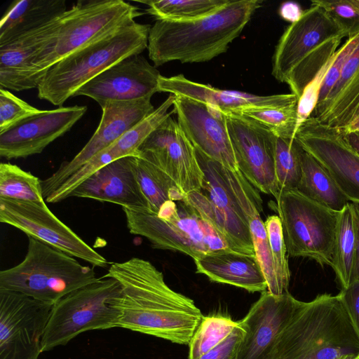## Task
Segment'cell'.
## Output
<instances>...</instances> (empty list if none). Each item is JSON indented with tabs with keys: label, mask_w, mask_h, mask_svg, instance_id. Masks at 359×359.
Instances as JSON below:
<instances>
[{
	"label": "cell",
	"mask_w": 359,
	"mask_h": 359,
	"mask_svg": "<svg viewBox=\"0 0 359 359\" xmlns=\"http://www.w3.org/2000/svg\"><path fill=\"white\" fill-rule=\"evenodd\" d=\"M104 276L121 287L118 327L189 345L204 316L194 300L171 289L150 262L133 257L114 262Z\"/></svg>",
	"instance_id": "cell-1"
},
{
	"label": "cell",
	"mask_w": 359,
	"mask_h": 359,
	"mask_svg": "<svg viewBox=\"0 0 359 359\" xmlns=\"http://www.w3.org/2000/svg\"><path fill=\"white\" fill-rule=\"evenodd\" d=\"M262 2L229 0L215 12L198 19L157 20L149 33V57L155 67L172 61H210L227 51Z\"/></svg>",
	"instance_id": "cell-2"
},
{
	"label": "cell",
	"mask_w": 359,
	"mask_h": 359,
	"mask_svg": "<svg viewBox=\"0 0 359 359\" xmlns=\"http://www.w3.org/2000/svg\"><path fill=\"white\" fill-rule=\"evenodd\" d=\"M359 353V334L341 292L304 305L278 335L269 359H339Z\"/></svg>",
	"instance_id": "cell-3"
},
{
	"label": "cell",
	"mask_w": 359,
	"mask_h": 359,
	"mask_svg": "<svg viewBox=\"0 0 359 359\" xmlns=\"http://www.w3.org/2000/svg\"><path fill=\"white\" fill-rule=\"evenodd\" d=\"M347 33L322 7L311 5L280 36L271 74L299 98L305 88L332 59Z\"/></svg>",
	"instance_id": "cell-4"
},
{
	"label": "cell",
	"mask_w": 359,
	"mask_h": 359,
	"mask_svg": "<svg viewBox=\"0 0 359 359\" xmlns=\"http://www.w3.org/2000/svg\"><path fill=\"white\" fill-rule=\"evenodd\" d=\"M150 28L134 21L62 59L40 81L39 98L62 106L94 77L123 59L143 52L148 46Z\"/></svg>",
	"instance_id": "cell-5"
},
{
	"label": "cell",
	"mask_w": 359,
	"mask_h": 359,
	"mask_svg": "<svg viewBox=\"0 0 359 359\" xmlns=\"http://www.w3.org/2000/svg\"><path fill=\"white\" fill-rule=\"evenodd\" d=\"M122 208L130 233L146 238L154 248L179 251L193 259L232 250L220 232L184 200L167 201L158 212Z\"/></svg>",
	"instance_id": "cell-6"
},
{
	"label": "cell",
	"mask_w": 359,
	"mask_h": 359,
	"mask_svg": "<svg viewBox=\"0 0 359 359\" xmlns=\"http://www.w3.org/2000/svg\"><path fill=\"white\" fill-rule=\"evenodd\" d=\"M24 259L0 271V290L18 292L55 304L70 292L97 281L93 268L32 237Z\"/></svg>",
	"instance_id": "cell-7"
},
{
	"label": "cell",
	"mask_w": 359,
	"mask_h": 359,
	"mask_svg": "<svg viewBox=\"0 0 359 359\" xmlns=\"http://www.w3.org/2000/svg\"><path fill=\"white\" fill-rule=\"evenodd\" d=\"M142 13L122 0H82L61 16L60 25L33 62L40 81L55 64L135 21Z\"/></svg>",
	"instance_id": "cell-8"
},
{
	"label": "cell",
	"mask_w": 359,
	"mask_h": 359,
	"mask_svg": "<svg viewBox=\"0 0 359 359\" xmlns=\"http://www.w3.org/2000/svg\"><path fill=\"white\" fill-rule=\"evenodd\" d=\"M120 290L116 279L103 276L56 302L42 338V353L66 345L82 332L118 327Z\"/></svg>",
	"instance_id": "cell-9"
},
{
	"label": "cell",
	"mask_w": 359,
	"mask_h": 359,
	"mask_svg": "<svg viewBox=\"0 0 359 359\" xmlns=\"http://www.w3.org/2000/svg\"><path fill=\"white\" fill-rule=\"evenodd\" d=\"M276 201L288 255L331 266L339 212L297 189L280 191Z\"/></svg>",
	"instance_id": "cell-10"
},
{
	"label": "cell",
	"mask_w": 359,
	"mask_h": 359,
	"mask_svg": "<svg viewBox=\"0 0 359 359\" xmlns=\"http://www.w3.org/2000/svg\"><path fill=\"white\" fill-rule=\"evenodd\" d=\"M196 150L204 179L201 190L184 201L208 220L236 252L255 256L248 222L238 201L231 170Z\"/></svg>",
	"instance_id": "cell-11"
},
{
	"label": "cell",
	"mask_w": 359,
	"mask_h": 359,
	"mask_svg": "<svg viewBox=\"0 0 359 359\" xmlns=\"http://www.w3.org/2000/svg\"><path fill=\"white\" fill-rule=\"evenodd\" d=\"M54 304L0 290V359H38Z\"/></svg>",
	"instance_id": "cell-12"
},
{
	"label": "cell",
	"mask_w": 359,
	"mask_h": 359,
	"mask_svg": "<svg viewBox=\"0 0 359 359\" xmlns=\"http://www.w3.org/2000/svg\"><path fill=\"white\" fill-rule=\"evenodd\" d=\"M0 222L94 266L109 262L60 221L46 201L29 202L0 198Z\"/></svg>",
	"instance_id": "cell-13"
},
{
	"label": "cell",
	"mask_w": 359,
	"mask_h": 359,
	"mask_svg": "<svg viewBox=\"0 0 359 359\" xmlns=\"http://www.w3.org/2000/svg\"><path fill=\"white\" fill-rule=\"evenodd\" d=\"M294 140L324 167L347 201L359 205V156L341 131L310 116Z\"/></svg>",
	"instance_id": "cell-14"
},
{
	"label": "cell",
	"mask_w": 359,
	"mask_h": 359,
	"mask_svg": "<svg viewBox=\"0 0 359 359\" xmlns=\"http://www.w3.org/2000/svg\"><path fill=\"white\" fill-rule=\"evenodd\" d=\"M224 114L239 170L258 191L276 199L280 193L274 164L276 136L250 119Z\"/></svg>",
	"instance_id": "cell-15"
},
{
	"label": "cell",
	"mask_w": 359,
	"mask_h": 359,
	"mask_svg": "<svg viewBox=\"0 0 359 359\" xmlns=\"http://www.w3.org/2000/svg\"><path fill=\"white\" fill-rule=\"evenodd\" d=\"M101 109L99 126L86 145L72 160L62 163L55 172L41 180L44 199L95 155L155 110L151 98L109 102Z\"/></svg>",
	"instance_id": "cell-16"
},
{
	"label": "cell",
	"mask_w": 359,
	"mask_h": 359,
	"mask_svg": "<svg viewBox=\"0 0 359 359\" xmlns=\"http://www.w3.org/2000/svg\"><path fill=\"white\" fill-rule=\"evenodd\" d=\"M139 154L166 173L185 195L202 188L204 175L195 148L171 116L145 140Z\"/></svg>",
	"instance_id": "cell-17"
},
{
	"label": "cell",
	"mask_w": 359,
	"mask_h": 359,
	"mask_svg": "<svg viewBox=\"0 0 359 359\" xmlns=\"http://www.w3.org/2000/svg\"><path fill=\"white\" fill-rule=\"evenodd\" d=\"M86 106L38 110L0 131V156L6 159L41 154L85 114Z\"/></svg>",
	"instance_id": "cell-18"
},
{
	"label": "cell",
	"mask_w": 359,
	"mask_h": 359,
	"mask_svg": "<svg viewBox=\"0 0 359 359\" xmlns=\"http://www.w3.org/2000/svg\"><path fill=\"white\" fill-rule=\"evenodd\" d=\"M173 110L177 123L195 149L231 170H239L221 111L182 95H175Z\"/></svg>",
	"instance_id": "cell-19"
},
{
	"label": "cell",
	"mask_w": 359,
	"mask_h": 359,
	"mask_svg": "<svg viewBox=\"0 0 359 359\" xmlns=\"http://www.w3.org/2000/svg\"><path fill=\"white\" fill-rule=\"evenodd\" d=\"M304 304L290 292L274 295L262 292L238 321L245 331L238 359H269L278 335Z\"/></svg>",
	"instance_id": "cell-20"
},
{
	"label": "cell",
	"mask_w": 359,
	"mask_h": 359,
	"mask_svg": "<svg viewBox=\"0 0 359 359\" xmlns=\"http://www.w3.org/2000/svg\"><path fill=\"white\" fill-rule=\"evenodd\" d=\"M161 75L140 54L133 55L109 67L86 83L74 96H86L102 107L109 102L151 98L159 92Z\"/></svg>",
	"instance_id": "cell-21"
},
{
	"label": "cell",
	"mask_w": 359,
	"mask_h": 359,
	"mask_svg": "<svg viewBox=\"0 0 359 359\" xmlns=\"http://www.w3.org/2000/svg\"><path fill=\"white\" fill-rule=\"evenodd\" d=\"M62 15L34 29L0 43L1 88L14 91L37 88L39 81L36 79L33 62L43 46L56 32Z\"/></svg>",
	"instance_id": "cell-22"
},
{
	"label": "cell",
	"mask_w": 359,
	"mask_h": 359,
	"mask_svg": "<svg viewBox=\"0 0 359 359\" xmlns=\"http://www.w3.org/2000/svg\"><path fill=\"white\" fill-rule=\"evenodd\" d=\"M110 202L128 208H148V203L137 182L132 156L117 159L97 170L69 197Z\"/></svg>",
	"instance_id": "cell-23"
},
{
	"label": "cell",
	"mask_w": 359,
	"mask_h": 359,
	"mask_svg": "<svg viewBox=\"0 0 359 359\" xmlns=\"http://www.w3.org/2000/svg\"><path fill=\"white\" fill-rule=\"evenodd\" d=\"M159 92L184 96L215 107L223 114L250 107H270L297 102L293 93L272 95H257L245 92L224 90L210 85L192 81L183 74L158 80Z\"/></svg>",
	"instance_id": "cell-24"
},
{
	"label": "cell",
	"mask_w": 359,
	"mask_h": 359,
	"mask_svg": "<svg viewBox=\"0 0 359 359\" xmlns=\"http://www.w3.org/2000/svg\"><path fill=\"white\" fill-rule=\"evenodd\" d=\"M196 273L211 281L228 284L250 292L267 290V284L255 256L222 250L194 259Z\"/></svg>",
	"instance_id": "cell-25"
},
{
	"label": "cell",
	"mask_w": 359,
	"mask_h": 359,
	"mask_svg": "<svg viewBox=\"0 0 359 359\" xmlns=\"http://www.w3.org/2000/svg\"><path fill=\"white\" fill-rule=\"evenodd\" d=\"M233 183L238 201L248 222L255 257L266 280L267 291L274 295H280L267 231L260 217L262 198L258 190L241 172L233 173Z\"/></svg>",
	"instance_id": "cell-26"
},
{
	"label": "cell",
	"mask_w": 359,
	"mask_h": 359,
	"mask_svg": "<svg viewBox=\"0 0 359 359\" xmlns=\"http://www.w3.org/2000/svg\"><path fill=\"white\" fill-rule=\"evenodd\" d=\"M66 11L64 0L15 1L0 21V43L37 28Z\"/></svg>",
	"instance_id": "cell-27"
},
{
	"label": "cell",
	"mask_w": 359,
	"mask_h": 359,
	"mask_svg": "<svg viewBox=\"0 0 359 359\" xmlns=\"http://www.w3.org/2000/svg\"><path fill=\"white\" fill-rule=\"evenodd\" d=\"M359 245V224L355 205L347 203L339 212L331 267L341 287L352 282Z\"/></svg>",
	"instance_id": "cell-28"
},
{
	"label": "cell",
	"mask_w": 359,
	"mask_h": 359,
	"mask_svg": "<svg viewBox=\"0 0 359 359\" xmlns=\"http://www.w3.org/2000/svg\"><path fill=\"white\" fill-rule=\"evenodd\" d=\"M299 157L302 175L297 190L326 208L341 211L348 201L327 171L300 145Z\"/></svg>",
	"instance_id": "cell-29"
},
{
	"label": "cell",
	"mask_w": 359,
	"mask_h": 359,
	"mask_svg": "<svg viewBox=\"0 0 359 359\" xmlns=\"http://www.w3.org/2000/svg\"><path fill=\"white\" fill-rule=\"evenodd\" d=\"M134 172L147 199L149 209L158 212L167 201H183L185 194L171 178L154 163L138 154L132 156Z\"/></svg>",
	"instance_id": "cell-30"
},
{
	"label": "cell",
	"mask_w": 359,
	"mask_h": 359,
	"mask_svg": "<svg viewBox=\"0 0 359 359\" xmlns=\"http://www.w3.org/2000/svg\"><path fill=\"white\" fill-rule=\"evenodd\" d=\"M298 101L276 107L246 108L225 114L250 119L276 137L294 140L297 130Z\"/></svg>",
	"instance_id": "cell-31"
},
{
	"label": "cell",
	"mask_w": 359,
	"mask_h": 359,
	"mask_svg": "<svg viewBox=\"0 0 359 359\" xmlns=\"http://www.w3.org/2000/svg\"><path fill=\"white\" fill-rule=\"evenodd\" d=\"M229 0H150L147 12L157 20H191L211 14Z\"/></svg>",
	"instance_id": "cell-32"
},
{
	"label": "cell",
	"mask_w": 359,
	"mask_h": 359,
	"mask_svg": "<svg viewBox=\"0 0 359 359\" xmlns=\"http://www.w3.org/2000/svg\"><path fill=\"white\" fill-rule=\"evenodd\" d=\"M0 198L18 201H44L41 180L16 165L1 163Z\"/></svg>",
	"instance_id": "cell-33"
},
{
	"label": "cell",
	"mask_w": 359,
	"mask_h": 359,
	"mask_svg": "<svg viewBox=\"0 0 359 359\" xmlns=\"http://www.w3.org/2000/svg\"><path fill=\"white\" fill-rule=\"evenodd\" d=\"M238 321L223 315L203 316L189 344V359H199L224 339Z\"/></svg>",
	"instance_id": "cell-34"
},
{
	"label": "cell",
	"mask_w": 359,
	"mask_h": 359,
	"mask_svg": "<svg viewBox=\"0 0 359 359\" xmlns=\"http://www.w3.org/2000/svg\"><path fill=\"white\" fill-rule=\"evenodd\" d=\"M274 164L280 191L297 189L302 170L299 145L294 140L276 136Z\"/></svg>",
	"instance_id": "cell-35"
},
{
	"label": "cell",
	"mask_w": 359,
	"mask_h": 359,
	"mask_svg": "<svg viewBox=\"0 0 359 359\" xmlns=\"http://www.w3.org/2000/svg\"><path fill=\"white\" fill-rule=\"evenodd\" d=\"M280 294L287 293L290 280L287 248L280 219L271 215L264 222Z\"/></svg>",
	"instance_id": "cell-36"
},
{
	"label": "cell",
	"mask_w": 359,
	"mask_h": 359,
	"mask_svg": "<svg viewBox=\"0 0 359 359\" xmlns=\"http://www.w3.org/2000/svg\"><path fill=\"white\" fill-rule=\"evenodd\" d=\"M358 42L359 33L347 38L346 41L336 51L323 81L316 107L323 104L328 97L338 81L347 60L355 50Z\"/></svg>",
	"instance_id": "cell-37"
},
{
	"label": "cell",
	"mask_w": 359,
	"mask_h": 359,
	"mask_svg": "<svg viewBox=\"0 0 359 359\" xmlns=\"http://www.w3.org/2000/svg\"><path fill=\"white\" fill-rule=\"evenodd\" d=\"M311 4L322 7L347 33L348 38L359 33V14L350 0H313Z\"/></svg>",
	"instance_id": "cell-38"
},
{
	"label": "cell",
	"mask_w": 359,
	"mask_h": 359,
	"mask_svg": "<svg viewBox=\"0 0 359 359\" xmlns=\"http://www.w3.org/2000/svg\"><path fill=\"white\" fill-rule=\"evenodd\" d=\"M38 110L9 90L0 88V131Z\"/></svg>",
	"instance_id": "cell-39"
},
{
	"label": "cell",
	"mask_w": 359,
	"mask_h": 359,
	"mask_svg": "<svg viewBox=\"0 0 359 359\" xmlns=\"http://www.w3.org/2000/svg\"><path fill=\"white\" fill-rule=\"evenodd\" d=\"M334 56V55L320 69L313 80L305 88L301 97L299 98L297 128L312 115L318 104L323 81Z\"/></svg>",
	"instance_id": "cell-40"
},
{
	"label": "cell",
	"mask_w": 359,
	"mask_h": 359,
	"mask_svg": "<svg viewBox=\"0 0 359 359\" xmlns=\"http://www.w3.org/2000/svg\"><path fill=\"white\" fill-rule=\"evenodd\" d=\"M245 331L238 325L229 334L199 359H238Z\"/></svg>",
	"instance_id": "cell-41"
},
{
	"label": "cell",
	"mask_w": 359,
	"mask_h": 359,
	"mask_svg": "<svg viewBox=\"0 0 359 359\" xmlns=\"http://www.w3.org/2000/svg\"><path fill=\"white\" fill-rule=\"evenodd\" d=\"M340 292L345 308L359 334V275Z\"/></svg>",
	"instance_id": "cell-42"
},
{
	"label": "cell",
	"mask_w": 359,
	"mask_h": 359,
	"mask_svg": "<svg viewBox=\"0 0 359 359\" xmlns=\"http://www.w3.org/2000/svg\"><path fill=\"white\" fill-rule=\"evenodd\" d=\"M303 13L304 11L302 10L300 5L293 1L283 3L279 10L280 16L291 23L297 21Z\"/></svg>",
	"instance_id": "cell-43"
},
{
	"label": "cell",
	"mask_w": 359,
	"mask_h": 359,
	"mask_svg": "<svg viewBox=\"0 0 359 359\" xmlns=\"http://www.w3.org/2000/svg\"><path fill=\"white\" fill-rule=\"evenodd\" d=\"M340 130L344 133L353 131L359 132V99L348 120Z\"/></svg>",
	"instance_id": "cell-44"
},
{
	"label": "cell",
	"mask_w": 359,
	"mask_h": 359,
	"mask_svg": "<svg viewBox=\"0 0 359 359\" xmlns=\"http://www.w3.org/2000/svg\"><path fill=\"white\" fill-rule=\"evenodd\" d=\"M342 133L348 145L359 156V132L353 131Z\"/></svg>",
	"instance_id": "cell-45"
},
{
	"label": "cell",
	"mask_w": 359,
	"mask_h": 359,
	"mask_svg": "<svg viewBox=\"0 0 359 359\" xmlns=\"http://www.w3.org/2000/svg\"><path fill=\"white\" fill-rule=\"evenodd\" d=\"M355 205L358 216V224H359V205ZM359 275V245H358V257H357V262H356V266H355V271L353 278Z\"/></svg>",
	"instance_id": "cell-46"
},
{
	"label": "cell",
	"mask_w": 359,
	"mask_h": 359,
	"mask_svg": "<svg viewBox=\"0 0 359 359\" xmlns=\"http://www.w3.org/2000/svg\"><path fill=\"white\" fill-rule=\"evenodd\" d=\"M353 7L359 14V0H350Z\"/></svg>",
	"instance_id": "cell-47"
},
{
	"label": "cell",
	"mask_w": 359,
	"mask_h": 359,
	"mask_svg": "<svg viewBox=\"0 0 359 359\" xmlns=\"http://www.w3.org/2000/svg\"><path fill=\"white\" fill-rule=\"evenodd\" d=\"M339 359H359V353L355 355L345 356Z\"/></svg>",
	"instance_id": "cell-48"
}]
</instances>
